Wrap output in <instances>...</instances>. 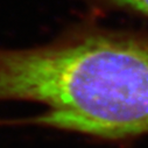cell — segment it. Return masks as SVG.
I'll list each match as a JSON object with an SVG mask.
<instances>
[{
  "mask_svg": "<svg viewBox=\"0 0 148 148\" xmlns=\"http://www.w3.org/2000/svg\"><path fill=\"white\" fill-rule=\"evenodd\" d=\"M92 8L118 11L148 19V0H76Z\"/></svg>",
  "mask_w": 148,
  "mask_h": 148,
  "instance_id": "6da1fadb",
  "label": "cell"
}]
</instances>
